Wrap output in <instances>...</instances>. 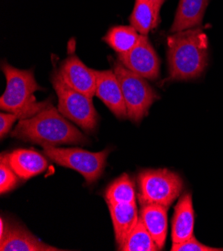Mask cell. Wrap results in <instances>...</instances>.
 <instances>
[{
  "label": "cell",
  "instance_id": "cell-1",
  "mask_svg": "<svg viewBox=\"0 0 223 251\" xmlns=\"http://www.w3.org/2000/svg\"><path fill=\"white\" fill-rule=\"evenodd\" d=\"M11 136L40 146L62 144H85L88 139L51 103L47 104L34 116L19 120Z\"/></svg>",
  "mask_w": 223,
  "mask_h": 251
},
{
  "label": "cell",
  "instance_id": "cell-2",
  "mask_svg": "<svg viewBox=\"0 0 223 251\" xmlns=\"http://www.w3.org/2000/svg\"><path fill=\"white\" fill-rule=\"evenodd\" d=\"M167 60L169 70L167 81L199 77L208 60L206 33L200 27L172 33L167 38Z\"/></svg>",
  "mask_w": 223,
  "mask_h": 251
},
{
  "label": "cell",
  "instance_id": "cell-3",
  "mask_svg": "<svg viewBox=\"0 0 223 251\" xmlns=\"http://www.w3.org/2000/svg\"><path fill=\"white\" fill-rule=\"evenodd\" d=\"M1 70L6 78V88L0 97V108L14 113L19 120L26 119L37 114L48 102H38L34 92L42 90L35 80L33 70H21L2 61Z\"/></svg>",
  "mask_w": 223,
  "mask_h": 251
},
{
  "label": "cell",
  "instance_id": "cell-4",
  "mask_svg": "<svg viewBox=\"0 0 223 251\" xmlns=\"http://www.w3.org/2000/svg\"><path fill=\"white\" fill-rule=\"evenodd\" d=\"M138 201L141 205L158 204L169 208L181 194L180 175L166 168L147 169L137 175Z\"/></svg>",
  "mask_w": 223,
  "mask_h": 251
},
{
  "label": "cell",
  "instance_id": "cell-5",
  "mask_svg": "<svg viewBox=\"0 0 223 251\" xmlns=\"http://www.w3.org/2000/svg\"><path fill=\"white\" fill-rule=\"evenodd\" d=\"M113 71L118 78L125 100L128 119L139 123L148 114L151 105L160 97L144 77L129 70L118 60L114 62Z\"/></svg>",
  "mask_w": 223,
  "mask_h": 251
},
{
  "label": "cell",
  "instance_id": "cell-6",
  "mask_svg": "<svg viewBox=\"0 0 223 251\" xmlns=\"http://www.w3.org/2000/svg\"><path fill=\"white\" fill-rule=\"evenodd\" d=\"M51 83L58 97V110L68 120L76 123L86 132L95 130L98 114L92 98L70 87L60 76L59 71L51 74Z\"/></svg>",
  "mask_w": 223,
  "mask_h": 251
},
{
  "label": "cell",
  "instance_id": "cell-7",
  "mask_svg": "<svg viewBox=\"0 0 223 251\" xmlns=\"http://www.w3.org/2000/svg\"><path fill=\"white\" fill-rule=\"evenodd\" d=\"M45 156L54 163L79 172L90 185L102 176L110 149L100 152H90L81 148H62L42 146Z\"/></svg>",
  "mask_w": 223,
  "mask_h": 251
},
{
  "label": "cell",
  "instance_id": "cell-8",
  "mask_svg": "<svg viewBox=\"0 0 223 251\" xmlns=\"http://www.w3.org/2000/svg\"><path fill=\"white\" fill-rule=\"evenodd\" d=\"M129 70L148 80H156L160 74V58L146 35H141L137 44L118 59Z\"/></svg>",
  "mask_w": 223,
  "mask_h": 251
},
{
  "label": "cell",
  "instance_id": "cell-9",
  "mask_svg": "<svg viewBox=\"0 0 223 251\" xmlns=\"http://www.w3.org/2000/svg\"><path fill=\"white\" fill-rule=\"evenodd\" d=\"M96 76L95 95L119 119L128 118L122 89L116 74L112 70H94Z\"/></svg>",
  "mask_w": 223,
  "mask_h": 251
},
{
  "label": "cell",
  "instance_id": "cell-10",
  "mask_svg": "<svg viewBox=\"0 0 223 251\" xmlns=\"http://www.w3.org/2000/svg\"><path fill=\"white\" fill-rule=\"evenodd\" d=\"M60 76L70 87L92 98L96 90V76L93 69L88 68L76 55L70 54L58 69Z\"/></svg>",
  "mask_w": 223,
  "mask_h": 251
},
{
  "label": "cell",
  "instance_id": "cell-11",
  "mask_svg": "<svg viewBox=\"0 0 223 251\" xmlns=\"http://www.w3.org/2000/svg\"><path fill=\"white\" fill-rule=\"evenodd\" d=\"M1 251H59V249L48 245L34 236L20 224L8 223L5 233L0 237Z\"/></svg>",
  "mask_w": 223,
  "mask_h": 251
},
{
  "label": "cell",
  "instance_id": "cell-12",
  "mask_svg": "<svg viewBox=\"0 0 223 251\" xmlns=\"http://www.w3.org/2000/svg\"><path fill=\"white\" fill-rule=\"evenodd\" d=\"M4 160L21 179H29L45 171L48 161L40 152L32 149H16L1 154Z\"/></svg>",
  "mask_w": 223,
  "mask_h": 251
},
{
  "label": "cell",
  "instance_id": "cell-13",
  "mask_svg": "<svg viewBox=\"0 0 223 251\" xmlns=\"http://www.w3.org/2000/svg\"><path fill=\"white\" fill-rule=\"evenodd\" d=\"M194 230V209L191 193H184L178 200L172 218V244L181 243L191 236Z\"/></svg>",
  "mask_w": 223,
  "mask_h": 251
},
{
  "label": "cell",
  "instance_id": "cell-14",
  "mask_svg": "<svg viewBox=\"0 0 223 251\" xmlns=\"http://www.w3.org/2000/svg\"><path fill=\"white\" fill-rule=\"evenodd\" d=\"M107 205L113 223L115 240L120 250L139 220L137 205L136 203H108Z\"/></svg>",
  "mask_w": 223,
  "mask_h": 251
},
{
  "label": "cell",
  "instance_id": "cell-15",
  "mask_svg": "<svg viewBox=\"0 0 223 251\" xmlns=\"http://www.w3.org/2000/svg\"><path fill=\"white\" fill-rule=\"evenodd\" d=\"M209 0H179L170 33L199 27Z\"/></svg>",
  "mask_w": 223,
  "mask_h": 251
},
{
  "label": "cell",
  "instance_id": "cell-16",
  "mask_svg": "<svg viewBox=\"0 0 223 251\" xmlns=\"http://www.w3.org/2000/svg\"><path fill=\"white\" fill-rule=\"evenodd\" d=\"M167 210L168 208L158 204L141 205L139 217L142 219L145 227L151 234L159 250L164 247L167 236Z\"/></svg>",
  "mask_w": 223,
  "mask_h": 251
},
{
  "label": "cell",
  "instance_id": "cell-17",
  "mask_svg": "<svg viewBox=\"0 0 223 251\" xmlns=\"http://www.w3.org/2000/svg\"><path fill=\"white\" fill-rule=\"evenodd\" d=\"M159 12L149 0H135L129 22L141 35L155 29L160 22Z\"/></svg>",
  "mask_w": 223,
  "mask_h": 251
},
{
  "label": "cell",
  "instance_id": "cell-18",
  "mask_svg": "<svg viewBox=\"0 0 223 251\" xmlns=\"http://www.w3.org/2000/svg\"><path fill=\"white\" fill-rule=\"evenodd\" d=\"M140 36L141 34L131 25L130 26L118 25V26L111 27L107 31L106 35L103 37V41L118 54H124L130 51L137 44Z\"/></svg>",
  "mask_w": 223,
  "mask_h": 251
},
{
  "label": "cell",
  "instance_id": "cell-19",
  "mask_svg": "<svg viewBox=\"0 0 223 251\" xmlns=\"http://www.w3.org/2000/svg\"><path fill=\"white\" fill-rule=\"evenodd\" d=\"M107 204L136 203V192L133 179L124 173L112 181L104 192Z\"/></svg>",
  "mask_w": 223,
  "mask_h": 251
},
{
  "label": "cell",
  "instance_id": "cell-20",
  "mask_svg": "<svg viewBox=\"0 0 223 251\" xmlns=\"http://www.w3.org/2000/svg\"><path fill=\"white\" fill-rule=\"evenodd\" d=\"M121 251H157L158 246L139 217L134 229L127 237Z\"/></svg>",
  "mask_w": 223,
  "mask_h": 251
},
{
  "label": "cell",
  "instance_id": "cell-21",
  "mask_svg": "<svg viewBox=\"0 0 223 251\" xmlns=\"http://www.w3.org/2000/svg\"><path fill=\"white\" fill-rule=\"evenodd\" d=\"M19 176L2 159H0V193L2 195L13 190L19 183Z\"/></svg>",
  "mask_w": 223,
  "mask_h": 251
},
{
  "label": "cell",
  "instance_id": "cell-22",
  "mask_svg": "<svg viewBox=\"0 0 223 251\" xmlns=\"http://www.w3.org/2000/svg\"><path fill=\"white\" fill-rule=\"evenodd\" d=\"M171 251H223V248H215L202 244L193 235L181 243L172 244Z\"/></svg>",
  "mask_w": 223,
  "mask_h": 251
},
{
  "label": "cell",
  "instance_id": "cell-23",
  "mask_svg": "<svg viewBox=\"0 0 223 251\" xmlns=\"http://www.w3.org/2000/svg\"><path fill=\"white\" fill-rule=\"evenodd\" d=\"M16 120H19V118L14 113H0V137H1V139H3L10 132Z\"/></svg>",
  "mask_w": 223,
  "mask_h": 251
},
{
  "label": "cell",
  "instance_id": "cell-24",
  "mask_svg": "<svg viewBox=\"0 0 223 251\" xmlns=\"http://www.w3.org/2000/svg\"><path fill=\"white\" fill-rule=\"evenodd\" d=\"M149 1L152 2V4L156 7V9H157L158 11H160V8H161L162 4L164 3L165 0H149Z\"/></svg>",
  "mask_w": 223,
  "mask_h": 251
}]
</instances>
